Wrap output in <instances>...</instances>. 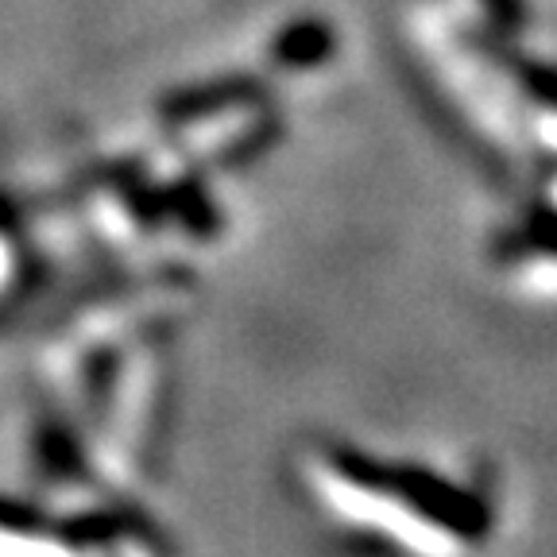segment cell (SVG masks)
Returning <instances> with one entry per match:
<instances>
[{"mask_svg": "<svg viewBox=\"0 0 557 557\" xmlns=\"http://www.w3.org/2000/svg\"><path fill=\"white\" fill-rule=\"evenodd\" d=\"M116 380H121V352L116 348H94L82 364V395H86V407L104 414V407L113 403Z\"/></svg>", "mask_w": 557, "mask_h": 557, "instance_id": "cell-6", "label": "cell"}, {"mask_svg": "<svg viewBox=\"0 0 557 557\" xmlns=\"http://www.w3.org/2000/svg\"><path fill=\"white\" fill-rule=\"evenodd\" d=\"M20 225V209L9 194H0V233H12Z\"/></svg>", "mask_w": 557, "mask_h": 557, "instance_id": "cell-9", "label": "cell"}, {"mask_svg": "<svg viewBox=\"0 0 557 557\" xmlns=\"http://www.w3.org/2000/svg\"><path fill=\"white\" fill-rule=\"evenodd\" d=\"M333 51H337L333 27L318 16H302L283 27V32H275V39L268 47V59L278 70H318L333 59Z\"/></svg>", "mask_w": 557, "mask_h": 557, "instance_id": "cell-3", "label": "cell"}, {"mask_svg": "<svg viewBox=\"0 0 557 557\" xmlns=\"http://www.w3.org/2000/svg\"><path fill=\"white\" fill-rule=\"evenodd\" d=\"M156 534L151 522L136 511V507H89V511L66 515L54 522V539L66 542L70 549H101L113 546L121 539H144Z\"/></svg>", "mask_w": 557, "mask_h": 557, "instance_id": "cell-2", "label": "cell"}, {"mask_svg": "<svg viewBox=\"0 0 557 557\" xmlns=\"http://www.w3.org/2000/svg\"><path fill=\"white\" fill-rule=\"evenodd\" d=\"M487 12V20L499 27V32H522V27L531 24V9H527V0H480Z\"/></svg>", "mask_w": 557, "mask_h": 557, "instance_id": "cell-8", "label": "cell"}, {"mask_svg": "<svg viewBox=\"0 0 557 557\" xmlns=\"http://www.w3.org/2000/svg\"><path fill=\"white\" fill-rule=\"evenodd\" d=\"M166 209H171V218L190 236H198V240L221 233V206L209 198V190L198 178H178V183L166 186Z\"/></svg>", "mask_w": 557, "mask_h": 557, "instance_id": "cell-5", "label": "cell"}, {"mask_svg": "<svg viewBox=\"0 0 557 557\" xmlns=\"http://www.w3.org/2000/svg\"><path fill=\"white\" fill-rule=\"evenodd\" d=\"M0 531L20 534V539H44V534H54V519L32 499L0 492Z\"/></svg>", "mask_w": 557, "mask_h": 557, "instance_id": "cell-7", "label": "cell"}, {"mask_svg": "<svg viewBox=\"0 0 557 557\" xmlns=\"http://www.w3.org/2000/svg\"><path fill=\"white\" fill-rule=\"evenodd\" d=\"M35 461H39L47 480H59V484L89 480L86 449H82L78 434L54 414L39 418V426H35Z\"/></svg>", "mask_w": 557, "mask_h": 557, "instance_id": "cell-4", "label": "cell"}, {"mask_svg": "<svg viewBox=\"0 0 557 557\" xmlns=\"http://www.w3.org/2000/svg\"><path fill=\"white\" fill-rule=\"evenodd\" d=\"M263 97V86L256 78H244V74H228V78L198 82V86L174 89L159 101V116L166 124H194L206 121L213 113H228V109H244V104H256Z\"/></svg>", "mask_w": 557, "mask_h": 557, "instance_id": "cell-1", "label": "cell"}]
</instances>
